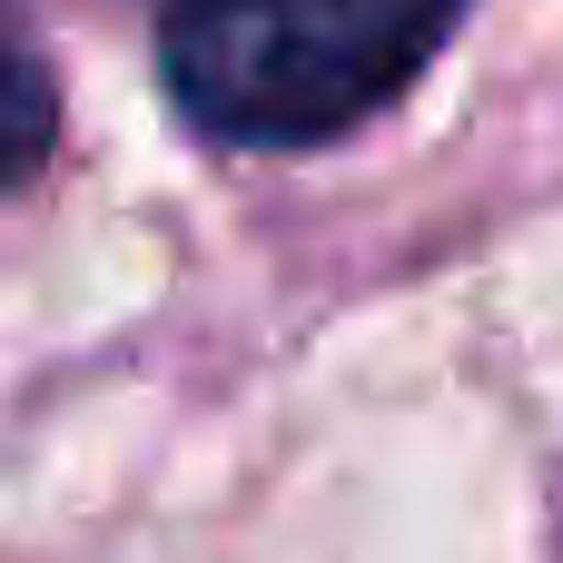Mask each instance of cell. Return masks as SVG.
Segmentation results:
<instances>
[{"instance_id":"6da1fadb","label":"cell","mask_w":563,"mask_h":563,"mask_svg":"<svg viewBox=\"0 0 563 563\" xmlns=\"http://www.w3.org/2000/svg\"><path fill=\"white\" fill-rule=\"evenodd\" d=\"M465 20V0H158L178 109L238 148H317L376 119Z\"/></svg>"},{"instance_id":"7a4b0ae2","label":"cell","mask_w":563,"mask_h":563,"mask_svg":"<svg viewBox=\"0 0 563 563\" xmlns=\"http://www.w3.org/2000/svg\"><path fill=\"white\" fill-rule=\"evenodd\" d=\"M49 139H59V89H49V59H40V40L20 30V10L0 0V198H10L20 178H40Z\"/></svg>"}]
</instances>
